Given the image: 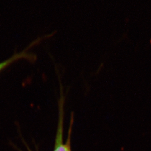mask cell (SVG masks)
<instances>
[{"mask_svg": "<svg viewBox=\"0 0 151 151\" xmlns=\"http://www.w3.org/2000/svg\"><path fill=\"white\" fill-rule=\"evenodd\" d=\"M64 99L63 97L60 99L59 103V120L57 130V134L55 137V140L54 143V150L53 151H72L70 146V139H71V133L73 124V117L71 118L70 125L68 137L65 143L63 142V119H64Z\"/></svg>", "mask_w": 151, "mask_h": 151, "instance_id": "6da1fadb", "label": "cell"}, {"mask_svg": "<svg viewBox=\"0 0 151 151\" xmlns=\"http://www.w3.org/2000/svg\"><path fill=\"white\" fill-rule=\"evenodd\" d=\"M29 151H30V150H29Z\"/></svg>", "mask_w": 151, "mask_h": 151, "instance_id": "3957f363", "label": "cell"}, {"mask_svg": "<svg viewBox=\"0 0 151 151\" xmlns=\"http://www.w3.org/2000/svg\"><path fill=\"white\" fill-rule=\"evenodd\" d=\"M37 42V41L34 42L27 48L24 49V50H22L21 52L14 54L12 56H11V57L9 58V59L0 62V72L4 70V69H5L6 67H7L10 65H11L12 63L16 62L18 60H21V59H25V60H29L31 62L35 60L36 59L35 55L34 54L29 53L28 50L29 49L31 48L32 47V45L36 44Z\"/></svg>", "mask_w": 151, "mask_h": 151, "instance_id": "7a4b0ae2", "label": "cell"}]
</instances>
